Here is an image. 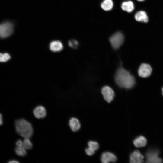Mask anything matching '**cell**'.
<instances>
[{"instance_id": "1", "label": "cell", "mask_w": 163, "mask_h": 163, "mask_svg": "<svg viewBox=\"0 0 163 163\" xmlns=\"http://www.w3.org/2000/svg\"><path fill=\"white\" fill-rule=\"evenodd\" d=\"M115 79L116 84L122 88L130 89L134 86L135 84L134 76L123 67H120L117 69Z\"/></svg>"}, {"instance_id": "2", "label": "cell", "mask_w": 163, "mask_h": 163, "mask_svg": "<svg viewBox=\"0 0 163 163\" xmlns=\"http://www.w3.org/2000/svg\"><path fill=\"white\" fill-rule=\"evenodd\" d=\"M15 126L17 133L24 138H31L33 133L31 124L25 120L20 119L17 120Z\"/></svg>"}, {"instance_id": "3", "label": "cell", "mask_w": 163, "mask_h": 163, "mask_svg": "<svg viewBox=\"0 0 163 163\" xmlns=\"http://www.w3.org/2000/svg\"><path fill=\"white\" fill-rule=\"evenodd\" d=\"M14 28V25L10 21H5L0 23V38H5L11 35Z\"/></svg>"}, {"instance_id": "4", "label": "cell", "mask_w": 163, "mask_h": 163, "mask_svg": "<svg viewBox=\"0 0 163 163\" xmlns=\"http://www.w3.org/2000/svg\"><path fill=\"white\" fill-rule=\"evenodd\" d=\"M124 40V36L122 33L120 32L114 34L109 39L110 44L113 48L114 49L119 48L123 44Z\"/></svg>"}, {"instance_id": "5", "label": "cell", "mask_w": 163, "mask_h": 163, "mask_svg": "<svg viewBox=\"0 0 163 163\" xmlns=\"http://www.w3.org/2000/svg\"><path fill=\"white\" fill-rule=\"evenodd\" d=\"M104 99L107 102L110 103L113 99L114 92L110 87L105 86L103 87L101 90Z\"/></svg>"}, {"instance_id": "6", "label": "cell", "mask_w": 163, "mask_h": 163, "mask_svg": "<svg viewBox=\"0 0 163 163\" xmlns=\"http://www.w3.org/2000/svg\"><path fill=\"white\" fill-rule=\"evenodd\" d=\"M152 72V69L149 65L143 63L141 65L139 68L138 74L139 76L146 78L150 75Z\"/></svg>"}, {"instance_id": "7", "label": "cell", "mask_w": 163, "mask_h": 163, "mask_svg": "<svg viewBox=\"0 0 163 163\" xmlns=\"http://www.w3.org/2000/svg\"><path fill=\"white\" fill-rule=\"evenodd\" d=\"M147 162L151 163H160L162 160L158 156V152L154 150L149 151L146 154Z\"/></svg>"}, {"instance_id": "8", "label": "cell", "mask_w": 163, "mask_h": 163, "mask_svg": "<svg viewBox=\"0 0 163 163\" xmlns=\"http://www.w3.org/2000/svg\"><path fill=\"white\" fill-rule=\"evenodd\" d=\"M117 160L116 156L112 153L105 152L101 156V160L102 163H108L116 162Z\"/></svg>"}, {"instance_id": "9", "label": "cell", "mask_w": 163, "mask_h": 163, "mask_svg": "<svg viewBox=\"0 0 163 163\" xmlns=\"http://www.w3.org/2000/svg\"><path fill=\"white\" fill-rule=\"evenodd\" d=\"M49 47L52 52H57L61 51L63 49L64 46L61 41L58 40H55L50 42Z\"/></svg>"}, {"instance_id": "10", "label": "cell", "mask_w": 163, "mask_h": 163, "mask_svg": "<svg viewBox=\"0 0 163 163\" xmlns=\"http://www.w3.org/2000/svg\"><path fill=\"white\" fill-rule=\"evenodd\" d=\"M144 157L139 151H133L130 156V162L131 163H141L143 162Z\"/></svg>"}, {"instance_id": "11", "label": "cell", "mask_w": 163, "mask_h": 163, "mask_svg": "<svg viewBox=\"0 0 163 163\" xmlns=\"http://www.w3.org/2000/svg\"><path fill=\"white\" fill-rule=\"evenodd\" d=\"M33 114L37 119L43 118L46 115V112L45 108L40 105L36 107L33 110Z\"/></svg>"}, {"instance_id": "12", "label": "cell", "mask_w": 163, "mask_h": 163, "mask_svg": "<svg viewBox=\"0 0 163 163\" xmlns=\"http://www.w3.org/2000/svg\"><path fill=\"white\" fill-rule=\"evenodd\" d=\"M69 125L72 130L73 132L78 131L81 127L80 121L78 119L75 117H72L70 119Z\"/></svg>"}, {"instance_id": "13", "label": "cell", "mask_w": 163, "mask_h": 163, "mask_svg": "<svg viewBox=\"0 0 163 163\" xmlns=\"http://www.w3.org/2000/svg\"><path fill=\"white\" fill-rule=\"evenodd\" d=\"M133 144L136 147H143L146 145L147 140L143 136H139L134 139L133 141Z\"/></svg>"}, {"instance_id": "14", "label": "cell", "mask_w": 163, "mask_h": 163, "mask_svg": "<svg viewBox=\"0 0 163 163\" xmlns=\"http://www.w3.org/2000/svg\"><path fill=\"white\" fill-rule=\"evenodd\" d=\"M135 18L137 21L145 23L149 21L147 14L144 11H140L136 13L135 16Z\"/></svg>"}, {"instance_id": "15", "label": "cell", "mask_w": 163, "mask_h": 163, "mask_svg": "<svg viewBox=\"0 0 163 163\" xmlns=\"http://www.w3.org/2000/svg\"><path fill=\"white\" fill-rule=\"evenodd\" d=\"M121 8L123 11L131 12L134 9V5L133 2L130 1L123 2L121 5Z\"/></svg>"}, {"instance_id": "16", "label": "cell", "mask_w": 163, "mask_h": 163, "mask_svg": "<svg viewBox=\"0 0 163 163\" xmlns=\"http://www.w3.org/2000/svg\"><path fill=\"white\" fill-rule=\"evenodd\" d=\"M113 6V3L112 0H104L101 4V8L105 11L110 10Z\"/></svg>"}, {"instance_id": "17", "label": "cell", "mask_w": 163, "mask_h": 163, "mask_svg": "<svg viewBox=\"0 0 163 163\" xmlns=\"http://www.w3.org/2000/svg\"><path fill=\"white\" fill-rule=\"evenodd\" d=\"M26 150L23 146H17L15 149V152L18 155L24 157L27 155V152Z\"/></svg>"}, {"instance_id": "18", "label": "cell", "mask_w": 163, "mask_h": 163, "mask_svg": "<svg viewBox=\"0 0 163 163\" xmlns=\"http://www.w3.org/2000/svg\"><path fill=\"white\" fill-rule=\"evenodd\" d=\"M22 146L26 150H30L32 148L33 144L30 138H24L23 141Z\"/></svg>"}, {"instance_id": "19", "label": "cell", "mask_w": 163, "mask_h": 163, "mask_svg": "<svg viewBox=\"0 0 163 163\" xmlns=\"http://www.w3.org/2000/svg\"><path fill=\"white\" fill-rule=\"evenodd\" d=\"M11 56L10 55L7 53H0V62H5L10 59Z\"/></svg>"}, {"instance_id": "20", "label": "cell", "mask_w": 163, "mask_h": 163, "mask_svg": "<svg viewBox=\"0 0 163 163\" xmlns=\"http://www.w3.org/2000/svg\"><path fill=\"white\" fill-rule=\"evenodd\" d=\"M88 145L89 147L94 150V151L97 150L99 147L98 143L96 141H90L88 142Z\"/></svg>"}, {"instance_id": "21", "label": "cell", "mask_w": 163, "mask_h": 163, "mask_svg": "<svg viewBox=\"0 0 163 163\" xmlns=\"http://www.w3.org/2000/svg\"><path fill=\"white\" fill-rule=\"evenodd\" d=\"M69 46L74 49L77 48L78 46V42L76 40L72 39L69 40L68 42Z\"/></svg>"}, {"instance_id": "22", "label": "cell", "mask_w": 163, "mask_h": 163, "mask_svg": "<svg viewBox=\"0 0 163 163\" xmlns=\"http://www.w3.org/2000/svg\"><path fill=\"white\" fill-rule=\"evenodd\" d=\"M95 152V151L89 147L85 149L86 153L88 156L92 155Z\"/></svg>"}, {"instance_id": "23", "label": "cell", "mask_w": 163, "mask_h": 163, "mask_svg": "<svg viewBox=\"0 0 163 163\" xmlns=\"http://www.w3.org/2000/svg\"><path fill=\"white\" fill-rule=\"evenodd\" d=\"M16 144L18 146H22L23 141L20 139L18 140L16 142Z\"/></svg>"}, {"instance_id": "24", "label": "cell", "mask_w": 163, "mask_h": 163, "mask_svg": "<svg viewBox=\"0 0 163 163\" xmlns=\"http://www.w3.org/2000/svg\"><path fill=\"white\" fill-rule=\"evenodd\" d=\"M2 115L0 113V125L2 124Z\"/></svg>"}, {"instance_id": "25", "label": "cell", "mask_w": 163, "mask_h": 163, "mask_svg": "<svg viewBox=\"0 0 163 163\" xmlns=\"http://www.w3.org/2000/svg\"><path fill=\"white\" fill-rule=\"evenodd\" d=\"M8 163H19V162L18 161H17L16 160H11V161H9Z\"/></svg>"}, {"instance_id": "26", "label": "cell", "mask_w": 163, "mask_h": 163, "mask_svg": "<svg viewBox=\"0 0 163 163\" xmlns=\"http://www.w3.org/2000/svg\"><path fill=\"white\" fill-rule=\"evenodd\" d=\"M137 0L138 1H143L144 0Z\"/></svg>"}, {"instance_id": "27", "label": "cell", "mask_w": 163, "mask_h": 163, "mask_svg": "<svg viewBox=\"0 0 163 163\" xmlns=\"http://www.w3.org/2000/svg\"><path fill=\"white\" fill-rule=\"evenodd\" d=\"M162 95H163V88H162Z\"/></svg>"}]
</instances>
